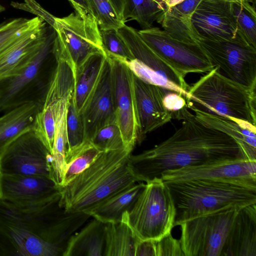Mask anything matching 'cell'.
I'll return each mask as SVG.
<instances>
[{
	"label": "cell",
	"instance_id": "cell-1",
	"mask_svg": "<svg viewBox=\"0 0 256 256\" xmlns=\"http://www.w3.org/2000/svg\"><path fill=\"white\" fill-rule=\"evenodd\" d=\"M60 200V192L35 203L0 199V256H63L70 237L91 216L66 212Z\"/></svg>",
	"mask_w": 256,
	"mask_h": 256
},
{
	"label": "cell",
	"instance_id": "cell-2",
	"mask_svg": "<svg viewBox=\"0 0 256 256\" xmlns=\"http://www.w3.org/2000/svg\"><path fill=\"white\" fill-rule=\"evenodd\" d=\"M173 118L182 122L171 136L150 149L130 155L128 166L138 182L160 178L168 170L228 158H245L234 138L199 120L187 105L172 112Z\"/></svg>",
	"mask_w": 256,
	"mask_h": 256
},
{
	"label": "cell",
	"instance_id": "cell-3",
	"mask_svg": "<svg viewBox=\"0 0 256 256\" xmlns=\"http://www.w3.org/2000/svg\"><path fill=\"white\" fill-rule=\"evenodd\" d=\"M126 148L102 152L86 169L60 188V204L70 212H88L116 192L138 182L131 173Z\"/></svg>",
	"mask_w": 256,
	"mask_h": 256
},
{
	"label": "cell",
	"instance_id": "cell-4",
	"mask_svg": "<svg viewBox=\"0 0 256 256\" xmlns=\"http://www.w3.org/2000/svg\"><path fill=\"white\" fill-rule=\"evenodd\" d=\"M176 208L174 226L225 208L256 204V190L201 179L164 181Z\"/></svg>",
	"mask_w": 256,
	"mask_h": 256
},
{
	"label": "cell",
	"instance_id": "cell-5",
	"mask_svg": "<svg viewBox=\"0 0 256 256\" xmlns=\"http://www.w3.org/2000/svg\"><path fill=\"white\" fill-rule=\"evenodd\" d=\"M256 90L222 76L214 68L190 86L186 101L201 110L256 126Z\"/></svg>",
	"mask_w": 256,
	"mask_h": 256
},
{
	"label": "cell",
	"instance_id": "cell-6",
	"mask_svg": "<svg viewBox=\"0 0 256 256\" xmlns=\"http://www.w3.org/2000/svg\"><path fill=\"white\" fill-rule=\"evenodd\" d=\"M56 36L48 24L42 44L27 65L18 74L0 80V112L30 102L42 106L55 66L50 64L55 60Z\"/></svg>",
	"mask_w": 256,
	"mask_h": 256
},
{
	"label": "cell",
	"instance_id": "cell-7",
	"mask_svg": "<svg viewBox=\"0 0 256 256\" xmlns=\"http://www.w3.org/2000/svg\"><path fill=\"white\" fill-rule=\"evenodd\" d=\"M176 208L170 191L160 178L145 182L136 200L122 220L141 240L158 241L174 227Z\"/></svg>",
	"mask_w": 256,
	"mask_h": 256
},
{
	"label": "cell",
	"instance_id": "cell-8",
	"mask_svg": "<svg viewBox=\"0 0 256 256\" xmlns=\"http://www.w3.org/2000/svg\"><path fill=\"white\" fill-rule=\"evenodd\" d=\"M194 39L218 74L250 89H256V48L248 42L242 33L234 38L219 41L201 37L194 28Z\"/></svg>",
	"mask_w": 256,
	"mask_h": 256
},
{
	"label": "cell",
	"instance_id": "cell-9",
	"mask_svg": "<svg viewBox=\"0 0 256 256\" xmlns=\"http://www.w3.org/2000/svg\"><path fill=\"white\" fill-rule=\"evenodd\" d=\"M242 208L229 207L182 222L180 242L184 256H221L231 226Z\"/></svg>",
	"mask_w": 256,
	"mask_h": 256
},
{
	"label": "cell",
	"instance_id": "cell-10",
	"mask_svg": "<svg viewBox=\"0 0 256 256\" xmlns=\"http://www.w3.org/2000/svg\"><path fill=\"white\" fill-rule=\"evenodd\" d=\"M51 26L56 33L54 52L66 60L74 72L93 54L106 52L94 18H84L74 12L63 18L55 16Z\"/></svg>",
	"mask_w": 256,
	"mask_h": 256
},
{
	"label": "cell",
	"instance_id": "cell-11",
	"mask_svg": "<svg viewBox=\"0 0 256 256\" xmlns=\"http://www.w3.org/2000/svg\"><path fill=\"white\" fill-rule=\"evenodd\" d=\"M164 181L201 179L230 183L256 190V160L234 157L201 164L168 170L161 174Z\"/></svg>",
	"mask_w": 256,
	"mask_h": 256
},
{
	"label": "cell",
	"instance_id": "cell-12",
	"mask_svg": "<svg viewBox=\"0 0 256 256\" xmlns=\"http://www.w3.org/2000/svg\"><path fill=\"white\" fill-rule=\"evenodd\" d=\"M138 32L162 58L184 77L189 73H207L214 68L198 44L179 41L158 27L152 26Z\"/></svg>",
	"mask_w": 256,
	"mask_h": 256
},
{
	"label": "cell",
	"instance_id": "cell-13",
	"mask_svg": "<svg viewBox=\"0 0 256 256\" xmlns=\"http://www.w3.org/2000/svg\"><path fill=\"white\" fill-rule=\"evenodd\" d=\"M51 154L33 130L20 135L0 158L2 174L45 176L50 178Z\"/></svg>",
	"mask_w": 256,
	"mask_h": 256
},
{
	"label": "cell",
	"instance_id": "cell-14",
	"mask_svg": "<svg viewBox=\"0 0 256 256\" xmlns=\"http://www.w3.org/2000/svg\"><path fill=\"white\" fill-rule=\"evenodd\" d=\"M107 55L112 69L116 122L121 132L125 148L132 152L138 142L134 74L124 62Z\"/></svg>",
	"mask_w": 256,
	"mask_h": 256
},
{
	"label": "cell",
	"instance_id": "cell-15",
	"mask_svg": "<svg viewBox=\"0 0 256 256\" xmlns=\"http://www.w3.org/2000/svg\"><path fill=\"white\" fill-rule=\"evenodd\" d=\"M235 0H201L191 19L197 34L220 41L234 38L241 33L232 10Z\"/></svg>",
	"mask_w": 256,
	"mask_h": 256
},
{
	"label": "cell",
	"instance_id": "cell-16",
	"mask_svg": "<svg viewBox=\"0 0 256 256\" xmlns=\"http://www.w3.org/2000/svg\"><path fill=\"white\" fill-rule=\"evenodd\" d=\"M134 90L138 124V142L146 135L170 122L172 113L164 106V97L168 90L145 82L134 74Z\"/></svg>",
	"mask_w": 256,
	"mask_h": 256
},
{
	"label": "cell",
	"instance_id": "cell-17",
	"mask_svg": "<svg viewBox=\"0 0 256 256\" xmlns=\"http://www.w3.org/2000/svg\"><path fill=\"white\" fill-rule=\"evenodd\" d=\"M80 114L87 140L102 127L116 122L112 69L108 55L100 78Z\"/></svg>",
	"mask_w": 256,
	"mask_h": 256
},
{
	"label": "cell",
	"instance_id": "cell-18",
	"mask_svg": "<svg viewBox=\"0 0 256 256\" xmlns=\"http://www.w3.org/2000/svg\"><path fill=\"white\" fill-rule=\"evenodd\" d=\"M0 191L1 200L25 204L50 198L60 192V188L48 176L2 174Z\"/></svg>",
	"mask_w": 256,
	"mask_h": 256
},
{
	"label": "cell",
	"instance_id": "cell-19",
	"mask_svg": "<svg viewBox=\"0 0 256 256\" xmlns=\"http://www.w3.org/2000/svg\"><path fill=\"white\" fill-rule=\"evenodd\" d=\"M48 24L21 36L0 52V80L18 74L42 44Z\"/></svg>",
	"mask_w": 256,
	"mask_h": 256
},
{
	"label": "cell",
	"instance_id": "cell-20",
	"mask_svg": "<svg viewBox=\"0 0 256 256\" xmlns=\"http://www.w3.org/2000/svg\"><path fill=\"white\" fill-rule=\"evenodd\" d=\"M186 105L199 120L234 138L246 159L256 160V126L242 120L202 111L190 104Z\"/></svg>",
	"mask_w": 256,
	"mask_h": 256
},
{
	"label": "cell",
	"instance_id": "cell-21",
	"mask_svg": "<svg viewBox=\"0 0 256 256\" xmlns=\"http://www.w3.org/2000/svg\"><path fill=\"white\" fill-rule=\"evenodd\" d=\"M221 256H256V206H246L238 213Z\"/></svg>",
	"mask_w": 256,
	"mask_h": 256
},
{
	"label": "cell",
	"instance_id": "cell-22",
	"mask_svg": "<svg viewBox=\"0 0 256 256\" xmlns=\"http://www.w3.org/2000/svg\"><path fill=\"white\" fill-rule=\"evenodd\" d=\"M134 58L156 71L183 90L188 92L190 86L184 76L176 71L153 50L141 38L138 30L124 24L118 30Z\"/></svg>",
	"mask_w": 256,
	"mask_h": 256
},
{
	"label": "cell",
	"instance_id": "cell-23",
	"mask_svg": "<svg viewBox=\"0 0 256 256\" xmlns=\"http://www.w3.org/2000/svg\"><path fill=\"white\" fill-rule=\"evenodd\" d=\"M42 106L34 102L16 107L0 116V158L8 146L24 133L32 130Z\"/></svg>",
	"mask_w": 256,
	"mask_h": 256
},
{
	"label": "cell",
	"instance_id": "cell-24",
	"mask_svg": "<svg viewBox=\"0 0 256 256\" xmlns=\"http://www.w3.org/2000/svg\"><path fill=\"white\" fill-rule=\"evenodd\" d=\"M106 60V52L95 53L76 70L73 98L80 114L100 78Z\"/></svg>",
	"mask_w": 256,
	"mask_h": 256
},
{
	"label": "cell",
	"instance_id": "cell-25",
	"mask_svg": "<svg viewBox=\"0 0 256 256\" xmlns=\"http://www.w3.org/2000/svg\"><path fill=\"white\" fill-rule=\"evenodd\" d=\"M106 226L93 218L70 237L63 256H104Z\"/></svg>",
	"mask_w": 256,
	"mask_h": 256
},
{
	"label": "cell",
	"instance_id": "cell-26",
	"mask_svg": "<svg viewBox=\"0 0 256 256\" xmlns=\"http://www.w3.org/2000/svg\"><path fill=\"white\" fill-rule=\"evenodd\" d=\"M144 186L145 182H138L124 188L96 205L88 214L104 223L120 222L124 214L132 206Z\"/></svg>",
	"mask_w": 256,
	"mask_h": 256
},
{
	"label": "cell",
	"instance_id": "cell-27",
	"mask_svg": "<svg viewBox=\"0 0 256 256\" xmlns=\"http://www.w3.org/2000/svg\"><path fill=\"white\" fill-rule=\"evenodd\" d=\"M138 240L124 221L106 223L104 256H135Z\"/></svg>",
	"mask_w": 256,
	"mask_h": 256
},
{
	"label": "cell",
	"instance_id": "cell-28",
	"mask_svg": "<svg viewBox=\"0 0 256 256\" xmlns=\"http://www.w3.org/2000/svg\"><path fill=\"white\" fill-rule=\"evenodd\" d=\"M102 152L87 140L68 151L65 158V172L62 187L89 167Z\"/></svg>",
	"mask_w": 256,
	"mask_h": 256
},
{
	"label": "cell",
	"instance_id": "cell-29",
	"mask_svg": "<svg viewBox=\"0 0 256 256\" xmlns=\"http://www.w3.org/2000/svg\"><path fill=\"white\" fill-rule=\"evenodd\" d=\"M60 102L56 100L44 102L36 114L33 130L52 153L56 120L60 108Z\"/></svg>",
	"mask_w": 256,
	"mask_h": 256
},
{
	"label": "cell",
	"instance_id": "cell-30",
	"mask_svg": "<svg viewBox=\"0 0 256 256\" xmlns=\"http://www.w3.org/2000/svg\"><path fill=\"white\" fill-rule=\"evenodd\" d=\"M163 12L154 0H124L122 20H136L142 28L152 26Z\"/></svg>",
	"mask_w": 256,
	"mask_h": 256
},
{
	"label": "cell",
	"instance_id": "cell-31",
	"mask_svg": "<svg viewBox=\"0 0 256 256\" xmlns=\"http://www.w3.org/2000/svg\"><path fill=\"white\" fill-rule=\"evenodd\" d=\"M46 22L40 18H19L0 24V52L24 34L34 30Z\"/></svg>",
	"mask_w": 256,
	"mask_h": 256
},
{
	"label": "cell",
	"instance_id": "cell-32",
	"mask_svg": "<svg viewBox=\"0 0 256 256\" xmlns=\"http://www.w3.org/2000/svg\"><path fill=\"white\" fill-rule=\"evenodd\" d=\"M232 10L238 30L248 42L256 48V0H236Z\"/></svg>",
	"mask_w": 256,
	"mask_h": 256
},
{
	"label": "cell",
	"instance_id": "cell-33",
	"mask_svg": "<svg viewBox=\"0 0 256 256\" xmlns=\"http://www.w3.org/2000/svg\"><path fill=\"white\" fill-rule=\"evenodd\" d=\"M120 60L128 66L134 76L145 82L178 93L182 95L186 100L190 98V96L188 92L183 90L174 82L137 59L134 58L129 60Z\"/></svg>",
	"mask_w": 256,
	"mask_h": 256
},
{
	"label": "cell",
	"instance_id": "cell-34",
	"mask_svg": "<svg viewBox=\"0 0 256 256\" xmlns=\"http://www.w3.org/2000/svg\"><path fill=\"white\" fill-rule=\"evenodd\" d=\"M89 141L102 152L126 148L121 132L116 122L100 128Z\"/></svg>",
	"mask_w": 256,
	"mask_h": 256
},
{
	"label": "cell",
	"instance_id": "cell-35",
	"mask_svg": "<svg viewBox=\"0 0 256 256\" xmlns=\"http://www.w3.org/2000/svg\"><path fill=\"white\" fill-rule=\"evenodd\" d=\"M100 30H118L125 23L118 16L109 0H88Z\"/></svg>",
	"mask_w": 256,
	"mask_h": 256
},
{
	"label": "cell",
	"instance_id": "cell-36",
	"mask_svg": "<svg viewBox=\"0 0 256 256\" xmlns=\"http://www.w3.org/2000/svg\"><path fill=\"white\" fill-rule=\"evenodd\" d=\"M66 134L68 151L78 146L85 140L82 119L76 109L73 94L68 105Z\"/></svg>",
	"mask_w": 256,
	"mask_h": 256
},
{
	"label": "cell",
	"instance_id": "cell-37",
	"mask_svg": "<svg viewBox=\"0 0 256 256\" xmlns=\"http://www.w3.org/2000/svg\"><path fill=\"white\" fill-rule=\"evenodd\" d=\"M102 46L106 54L120 60H131L134 56L120 36L118 30H100Z\"/></svg>",
	"mask_w": 256,
	"mask_h": 256
},
{
	"label": "cell",
	"instance_id": "cell-38",
	"mask_svg": "<svg viewBox=\"0 0 256 256\" xmlns=\"http://www.w3.org/2000/svg\"><path fill=\"white\" fill-rule=\"evenodd\" d=\"M156 256H184L180 240L174 238L171 232L156 241Z\"/></svg>",
	"mask_w": 256,
	"mask_h": 256
},
{
	"label": "cell",
	"instance_id": "cell-39",
	"mask_svg": "<svg viewBox=\"0 0 256 256\" xmlns=\"http://www.w3.org/2000/svg\"><path fill=\"white\" fill-rule=\"evenodd\" d=\"M163 102L166 108L172 112L182 110L186 106L185 98L176 92L168 90L165 94Z\"/></svg>",
	"mask_w": 256,
	"mask_h": 256
},
{
	"label": "cell",
	"instance_id": "cell-40",
	"mask_svg": "<svg viewBox=\"0 0 256 256\" xmlns=\"http://www.w3.org/2000/svg\"><path fill=\"white\" fill-rule=\"evenodd\" d=\"M135 256H156V241L138 240Z\"/></svg>",
	"mask_w": 256,
	"mask_h": 256
},
{
	"label": "cell",
	"instance_id": "cell-41",
	"mask_svg": "<svg viewBox=\"0 0 256 256\" xmlns=\"http://www.w3.org/2000/svg\"><path fill=\"white\" fill-rule=\"evenodd\" d=\"M68 0L74 8L76 13L84 18H94L88 0Z\"/></svg>",
	"mask_w": 256,
	"mask_h": 256
},
{
	"label": "cell",
	"instance_id": "cell-42",
	"mask_svg": "<svg viewBox=\"0 0 256 256\" xmlns=\"http://www.w3.org/2000/svg\"><path fill=\"white\" fill-rule=\"evenodd\" d=\"M109 1L112 6L119 18L123 22L122 14L124 6V0H109Z\"/></svg>",
	"mask_w": 256,
	"mask_h": 256
},
{
	"label": "cell",
	"instance_id": "cell-43",
	"mask_svg": "<svg viewBox=\"0 0 256 256\" xmlns=\"http://www.w3.org/2000/svg\"><path fill=\"white\" fill-rule=\"evenodd\" d=\"M164 12L166 10V4L168 0H154Z\"/></svg>",
	"mask_w": 256,
	"mask_h": 256
},
{
	"label": "cell",
	"instance_id": "cell-44",
	"mask_svg": "<svg viewBox=\"0 0 256 256\" xmlns=\"http://www.w3.org/2000/svg\"><path fill=\"white\" fill-rule=\"evenodd\" d=\"M184 0H168V2L166 4V9L168 8H170L174 6L181 3Z\"/></svg>",
	"mask_w": 256,
	"mask_h": 256
},
{
	"label": "cell",
	"instance_id": "cell-45",
	"mask_svg": "<svg viewBox=\"0 0 256 256\" xmlns=\"http://www.w3.org/2000/svg\"><path fill=\"white\" fill-rule=\"evenodd\" d=\"M4 8L0 4V12L4 10Z\"/></svg>",
	"mask_w": 256,
	"mask_h": 256
},
{
	"label": "cell",
	"instance_id": "cell-46",
	"mask_svg": "<svg viewBox=\"0 0 256 256\" xmlns=\"http://www.w3.org/2000/svg\"><path fill=\"white\" fill-rule=\"evenodd\" d=\"M2 175V172H1V170H0V199L1 198L0 180H1Z\"/></svg>",
	"mask_w": 256,
	"mask_h": 256
}]
</instances>
